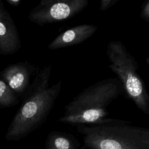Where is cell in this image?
<instances>
[{
	"mask_svg": "<svg viewBox=\"0 0 149 149\" xmlns=\"http://www.w3.org/2000/svg\"><path fill=\"white\" fill-rule=\"evenodd\" d=\"M124 91L119 79L100 80L79 93L65 106V112L58 122L70 125H101L118 122L108 118L109 104Z\"/></svg>",
	"mask_w": 149,
	"mask_h": 149,
	"instance_id": "1",
	"label": "cell"
},
{
	"mask_svg": "<svg viewBox=\"0 0 149 149\" xmlns=\"http://www.w3.org/2000/svg\"><path fill=\"white\" fill-rule=\"evenodd\" d=\"M130 121L79 125L84 146L90 149H149V129L130 125Z\"/></svg>",
	"mask_w": 149,
	"mask_h": 149,
	"instance_id": "2",
	"label": "cell"
},
{
	"mask_svg": "<svg viewBox=\"0 0 149 149\" xmlns=\"http://www.w3.org/2000/svg\"><path fill=\"white\" fill-rule=\"evenodd\" d=\"M61 87L60 80L45 89L24 94L20 99L22 104L8 127L6 139L19 140L40 127L53 109Z\"/></svg>",
	"mask_w": 149,
	"mask_h": 149,
	"instance_id": "3",
	"label": "cell"
},
{
	"mask_svg": "<svg viewBox=\"0 0 149 149\" xmlns=\"http://www.w3.org/2000/svg\"><path fill=\"white\" fill-rule=\"evenodd\" d=\"M109 68L118 77L125 93L144 114L149 115V94L145 83L137 72L138 63L119 41H110L107 48Z\"/></svg>",
	"mask_w": 149,
	"mask_h": 149,
	"instance_id": "4",
	"label": "cell"
},
{
	"mask_svg": "<svg viewBox=\"0 0 149 149\" xmlns=\"http://www.w3.org/2000/svg\"><path fill=\"white\" fill-rule=\"evenodd\" d=\"M88 0H41L29 13V21L40 26L73 18L88 5Z\"/></svg>",
	"mask_w": 149,
	"mask_h": 149,
	"instance_id": "5",
	"label": "cell"
},
{
	"mask_svg": "<svg viewBox=\"0 0 149 149\" xmlns=\"http://www.w3.org/2000/svg\"><path fill=\"white\" fill-rule=\"evenodd\" d=\"M37 71V66L24 61L6 66L0 71V77L21 99L31 83V77Z\"/></svg>",
	"mask_w": 149,
	"mask_h": 149,
	"instance_id": "6",
	"label": "cell"
},
{
	"mask_svg": "<svg viewBox=\"0 0 149 149\" xmlns=\"http://www.w3.org/2000/svg\"><path fill=\"white\" fill-rule=\"evenodd\" d=\"M20 48L21 41L17 27L10 13L0 0V55H12Z\"/></svg>",
	"mask_w": 149,
	"mask_h": 149,
	"instance_id": "7",
	"label": "cell"
},
{
	"mask_svg": "<svg viewBox=\"0 0 149 149\" xmlns=\"http://www.w3.org/2000/svg\"><path fill=\"white\" fill-rule=\"evenodd\" d=\"M97 30V26L87 24L71 27L56 36L48 48L50 50H55L81 44L91 37Z\"/></svg>",
	"mask_w": 149,
	"mask_h": 149,
	"instance_id": "8",
	"label": "cell"
},
{
	"mask_svg": "<svg viewBox=\"0 0 149 149\" xmlns=\"http://www.w3.org/2000/svg\"><path fill=\"white\" fill-rule=\"evenodd\" d=\"M46 147L47 149H75L74 143L70 136L56 131L51 132L48 134Z\"/></svg>",
	"mask_w": 149,
	"mask_h": 149,
	"instance_id": "9",
	"label": "cell"
},
{
	"mask_svg": "<svg viewBox=\"0 0 149 149\" xmlns=\"http://www.w3.org/2000/svg\"><path fill=\"white\" fill-rule=\"evenodd\" d=\"M20 98L11 87L0 77V108H10L19 104Z\"/></svg>",
	"mask_w": 149,
	"mask_h": 149,
	"instance_id": "10",
	"label": "cell"
},
{
	"mask_svg": "<svg viewBox=\"0 0 149 149\" xmlns=\"http://www.w3.org/2000/svg\"><path fill=\"white\" fill-rule=\"evenodd\" d=\"M118 0H101L100 9L101 11H105L113 6Z\"/></svg>",
	"mask_w": 149,
	"mask_h": 149,
	"instance_id": "11",
	"label": "cell"
},
{
	"mask_svg": "<svg viewBox=\"0 0 149 149\" xmlns=\"http://www.w3.org/2000/svg\"><path fill=\"white\" fill-rule=\"evenodd\" d=\"M140 16L146 21H149V1H147L142 7Z\"/></svg>",
	"mask_w": 149,
	"mask_h": 149,
	"instance_id": "12",
	"label": "cell"
},
{
	"mask_svg": "<svg viewBox=\"0 0 149 149\" xmlns=\"http://www.w3.org/2000/svg\"><path fill=\"white\" fill-rule=\"evenodd\" d=\"M7 3L13 7H16L20 5L22 1L21 0H6Z\"/></svg>",
	"mask_w": 149,
	"mask_h": 149,
	"instance_id": "13",
	"label": "cell"
},
{
	"mask_svg": "<svg viewBox=\"0 0 149 149\" xmlns=\"http://www.w3.org/2000/svg\"><path fill=\"white\" fill-rule=\"evenodd\" d=\"M146 62L149 65V57H148L146 59Z\"/></svg>",
	"mask_w": 149,
	"mask_h": 149,
	"instance_id": "14",
	"label": "cell"
}]
</instances>
